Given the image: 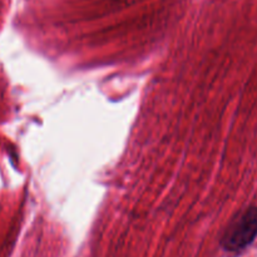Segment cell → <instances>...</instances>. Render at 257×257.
<instances>
[{
	"mask_svg": "<svg viewBox=\"0 0 257 257\" xmlns=\"http://www.w3.org/2000/svg\"><path fill=\"white\" fill-rule=\"evenodd\" d=\"M257 237V207L241 211L226 228L222 246L228 252H241Z\"/></svg>",
	"mask_w": 257,
	"mask_h": 257,
	"instance_id": "cell-1",
	"label": "cell"
}]
</instances>
